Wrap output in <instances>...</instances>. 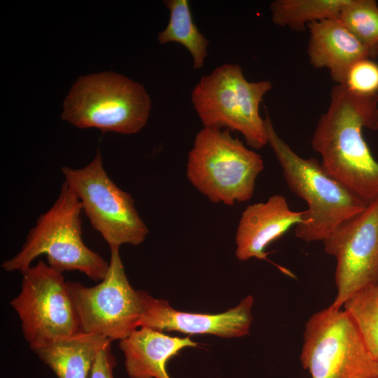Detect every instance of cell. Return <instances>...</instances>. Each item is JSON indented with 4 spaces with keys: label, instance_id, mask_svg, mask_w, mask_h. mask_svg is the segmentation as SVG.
Masks as SVG:
<instances>
[{
    "label": "cell",
    "instance_id": "ba28073f",
    "mask_svg": "<svg viewBox=\"0 0 378 378\" xmlns=\"http://www.w3.org/2000/svg\"><path fill=\"white\" fill-rule=\"evenodd\" d=\"M64 181L79 200L92 227L109 248L138 246L149 230L139 214L132 197L108 176L98 150L94 159L80 169L63 167Z\"/></svg>",
    "mask_w": 378,
    "mask_h": 378
},
{
    "label": "cell",
    "instance_id": "7a4b0ae2",
    "mask_svg": "<svg viewBox=\"0 0 378 378\" xmlns=\"http://www.w3.org/2000/svg\"><path fill=\"white\" fill-rule=\"evenodd\" d=\"M264 120L267 143L289 189L307 205L303 221L295 227V235L306 242L323 241L368 204L328 174L316 158L298 155L279 136L267 111Z\"/></svg>",
    "mask_w": 378,
    "mask_h": 378
},
{
    "label": "cell",
    "instance_id": "7402d4cb",
    "mask_svg": "<svg viewBox=\"0 0 378 378\" xmlns=\"http://www.w3.org/2000/svg\"><path fill=\"white\" fill-rule=\"evenodd\" d=\"M115 364V358L111 352L110 342L99 351L90 378H114L113 368Z\"/></svg>",
    "mask_w": 378,
    "mask_h": 378
},
{
    "label": "cell",
    "instance_id": "44dd1931",
    "mask_svg": "<svg viewBox=\"0 0 378 378\" xmlns=\"http://www.w3.org/2000/svg\"><path fill=\"white\" fill-rule=\"evenodd\" d=\"M342 85L358 94H378V64L370 58L357 61L349 69Z\"/></svg>",
    "mask_w": 378,
    "mask_h": 378
},
{
    "label": "cell",
    "instance_id": "277c9868",
    "mask_svg": "<svg viewBox=\"0 0 378 378\" xmlns=\"http://www.w3.org/2000/svg\"><path fill=\"white\" fill-rule=\"evenodd\" d=\"M264 167L262 157L230 130L203 127L189 151L186 176L211 202L231 206L253 197Z\"/></svg>",
    "mask_w": 378,
    "mask_h": 378
},
{
    "label": "cell",
    "instance_id": "2e32d148",
    "mask_svg": "<svg viewBox=\"0 0 378 378\" xmlns=\"http://www.w3.org/2000/svg\"><path fill=\"white\" fill-rule=\"evenodd\" d=\"M111 341L82 330L33 350L57 378H90L99 351Z\"/></svg>",
    "mask_w": 378,
    "mask_h": 378
},
{
    "label": "cell",
    "instance_id": "6da1fadb",
    "mask_svg": "<svg viewBox=\"0 0 378 378\" xmlns=\"http://www.w3.org/2000/svg\"><path fill=\"white\" fill-rule=\"evenodd\" d=\"M365 127L378 130V94H358L336 84L311 145L326 172L368 204L378 197V162L363 136Z\"/></svg>",
    "mask_w": 378,
    "mask_h": 378
},
{
    "label": "cell",
    "instance_id": "9a60e30c",
    "mask_svg": "<svg viewBox=\"0 0 378 378\" xmlns=\"http://www.w3.org/2000/svg\"><path fill=\"white\" fill-rule=\"evenodd\" d=\"M197 344L190 337H171L146 327L136 329L119 341L130 378H171L166 369L167 361L182 349Z\"/></svg>",
    "mask_w": 378,
    "mask_h": 378
},
{
    "label": "cell",
    "instance_id": "d6986e66",
    "mask_svg": "<svg viewBox=\"0 0 378 378\" xmlns=\"http://www.w3.org/2000/svg\"><path fill=\"white\" fill-rule=\"evenodd\" d=\"M338 20L366 48L370 59L378 56V6L374 0H347Z\"/></svg>",
    "mask_w": 378,
    "mask_h": 378
},
{
    "label": "cell",
    "instance_id": "e0dca14e",
    "mask_svg": "<svg viewBox=\"0 0 378 378\" xmlns=\"http://www.w3.org/2000/svg\"><path fill=\"white\" fill-rule=\"evenodd\" d=\"M164 4L169 10V20L166 28L158 34L159 43L181 44L190 53L193 68L202 69L209 41L194 23L188 1L167 0Z\"/></svg>",
    "mask_w": 378,
    "mask_h": 378
},
{
    "label": "cell",
    "instance_id": "52a82bcc",
    "mask_svg": "<svg viewBox=\"0 0 378 378\" xmlns=\"http://www.w3.org/2000/svg\"><path fill=\"white\" fill-rule=\"evenodd\" d=\"M300 358L311 378H378V360L354 322L330 305L306 323Z\"/></svg>",
    "mask_w": 378,
    "mask_h": 378
},
{
    "label": "cell",
    "instance_id": "8fae6325",
    "mask_svg": "<svg viewBox=\"0 0 378 378\" xmlns=\"http://www.w3.org/2000/svg\"><path fill=\"white\" fill-rule=\"evenodd\" d=\"M322 242L337 262V292L330 306L341 309L354 294L378 282V197Z\"/></svg>",
    "mask_w": 378,
    "mask_h": 378
},
{
    "label": "cell",
    "instance_id": "5b68a950",
    "mask_svg": "<svg viewBox=\"0 0 378 378\" xmlns=\"http://www.w3.org/2000/svg\"><path fill=\"white\" fill-rule=\"evenodd\" d=\"M272 88L269 80H247L239 64H223L200 78L191 101L204 127L237 131L260 149L268 143L259 106Z\"/></svg>",
    "mask_w": 378,
    "mask_h": 378
},
{
    "label": "cell",
    "instance_id": "ffe728a7",
    "mask_svg": "<svg viewBox=\"0 0 378 378\" xmlns=\"http://www.w3.org/2000/svg\"><path fill=\"white\" fill-rule=\"evenodd\" d=\"M343 307L378 360V282L354 294Z\"/></svg>",
    "mask_w": 378,
    "mask_h": 378
},
{
    "label": "cell",
    "instance_id": "9c48e42d",
    "mask_svg": "<svg viewBox=\"0 0 378 378\" xmlns=\"http://www.w3.org/2000/svg\"><path fill=\"white\" fill-rule=\"evenodd\" d=\"M21 273V290L10 304L31 350L81 330L62 273L42 260Z\"/></svg>",
    "mask_w": 378,
    "mask_h": 378
},
{
    "label": "cell",
    "instance_id": "ac0fdd59",
    "mask_svg": "<svg viewBox=\"0 0 378 378\" xmlns=\"http://www.w3.org/2000/svg\"><path fill=\"white\" fill-rule=\"evenodd\" d=\"M347 0H274L270 4L272 22L294 31H304L314 22L338 19Z\"/></svg>",
    "mask_w": 378,
    "mask_h": 378
},
{
    "label": "cell",
    "instance_id": "30bf717a",
    "mask_svg": "<svg viewBox=\"0 0 378 378\" xmlns=\"http://www.w3.org/2000/svg\"><path fill=\"white\" fill-rule=\"evenodd\" d=\"M119 248H110L108 270L97 285L66 281L80 330L111 342L124 340L139 328L142 316L138 291L129 283Z\"/></svg>",
    "mask_w": 378,
    "mask_h": 378
},
{
    "label": "cell",
    "instance_id": "3957f363",
    "mask_svg": "<svg viewBox=\"0 0 378 378\" xmlns=\"http://www.w3.org/2000/svg\"><path fill=\"white\" fill-rule=\"evenodd\" d=\"M82 211L79 200L64 181L54 204L37 218L20 251L4 261L2 269L22 272L45 255L48 265L59 272L78 270L94 281L103 280L109 262L84 244Z\"/></svg>",
    "mask_w": 378,
    "mask_h": 378
},
{
    "label": "cell",
    "instance_id": "8992f818",
    "mask_svg": "<svg viewBox=\"0 0 378 378\" xmlns=\"http://www.w3.org/2000/svg\"><path fill=\"white\" fill-rule=\"evenodd\" d=\"M151 108L144 87L113 72L80 76L64 102L62 118L80 128L124 134L139 132Z\"/></svg>",
    "mask_w": 378,
    "mask_h": 378
},
{
    "label": "cell",
    "instance_id": "5bb4252c",
    "mask_svg": "<svg viewBox=\"0 0 378 378\" xmlns=\"http://www.w3.org/2000/svg\"><path fill=\"white\" fill-rule=\"evenodd\" d=\"M309 40L307 55L316 69H327L336 84H344L350 67L370 58L366 48L338 19H326L307 26Z\"/></svg>",
    "mask_w": 378,
    "mask_h": 378
},
{
    "label": "cell",
    "instance_id": "4fadbf2b",
    "mask_svg": "<svg viewBox=\"0 0 378 378\" xmlns=\"http://www.w3.org/2000/svg\"><path fill=\"white\" fill-rule=\"evenodd\" d=\"M305 211L291 210L286 199L274 195L265 202L248 205L241 214L236 232V256L267 260L266 248L290 227L303 221Z\"/></svg>",
    "mask_w": 378,
    "mask_h": 378
},
{
    "label": "cell",
    "instance_id": "7c38bea8",
    "mask_svg": "<svg viewBox=\"0 0 378 378\" xmlns=\"http://www.w3.org/2000/svg\"><path fill=\"white\" fill-rule=\"evenodd\" d=\"M142 305L139 328L160 332L177 331L189 335L211 334L239 337L249 333L253 298L248 295L236 307L218 314H196L174 309L169 302L137 290Z\"/></svg>",
    "mask_w": 378,
    "mask_h": 378
}]
</instances>
